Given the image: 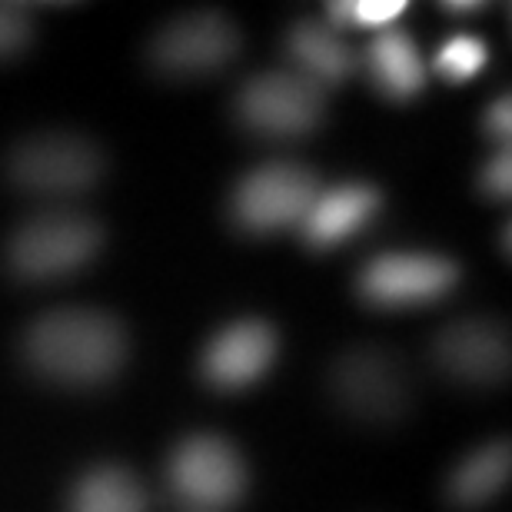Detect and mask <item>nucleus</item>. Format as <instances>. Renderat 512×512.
Segmentation results:
<instances>
[{"label": "nucleus", "mask_w": 512, "mask_h": 512, "mask_svg": "<svg viewBox=\"0 0 512 512\" xmlns=\"http://www.w3.org/2000/svg\"><path fill=\"white\" fill-rule=\"evenodd\" d=\"M483 190L489 193V197H496V200H506L512 193V153L509 150H499L496 157L486 163Z\"/></svg>", "instance_id": "nucleus-20"}, {"label": "nucleus", "mask_w": 512, "mask_h": 512, "mask_svg": "<svg viewBox=\"0 0 512 512\" xmlns=\"http://www.w3.org/2000/svg\"><path fill=\"white\" fill-rule=\"evenodd\" d=\"M459 280L453 260L433 253H383L360 273V296L376 306L429 303Z\"/></svg>", "instance_id": "nucleus-9"}, {"label": "nucleus", "mask_w": 512, "mask_h": 512, "mask_svg": "<svg viewBox=\"0 0 512 512\" xmlns=\"http://www.w3.org/2000/svg\"><path fill=\"white\" fill-rule=\"evenodd\" d=\"M323 110V90L293 70L253 77L237 97L240 120L266 137H303L320 127Z\"/></svg>", "instance_id": "nucleus-7"}, {"label": "nucleus", "mask_w": 512, "mask_h": 512, "mask_svg": "<svg viewBox=\"0 0 512 512\" xmlns=\"http://www.w3.org/2000/svg\"><path fill=\"white\" fill-rule=\"evenodd\" d=\"M170 486L193 512H223L247 493V466L220 436H190L170 459Z\"/></svg>", "instance_id": "nucleus-4"}, {"label": "nucleus", "mask_w": 512, "mask_h": 512, "mask_svg": "<svg viewBox=\"0 0 512 512\" xmlns=\"http://www.w3.org/2000/svg\"><path fill=\"white\" fill-rule=\"evenodd\" d=\"M479 7H483V4H476V0H473V4H469V0H466V4H456V0H449V4H446V10H456V14H476Z\"/></svg>", "instance_id": "nucleus-22"}, {"label": "nucleus", "mask_w": 512, "mask_h": 512, "mask_svg": "<svg viewBox=\"0 0 512 512\" xmlns=\"http://www.w3.org/2000/svg\"><path fill=\"white\" fill-rule=\"evenodd\" d=\"M290 54L300 64V77H306L316 87L340 84L353 74V54L346 40L336 30L323 24H300L290 34Z\"/></svg>", "instance_id": "nucleus-13"}, {"label": "nucleus", "mask_w": 512, "mask_h": 512, "mask_svg": "<svg viewBox=\"0 0 512 512\" xmlns=\"http://www.w3.org/2000/svg\"><path fill=\"white\" fill-rule=\"evenodd\" d=\"M333 393L366 423H393L409 413L413 386L403 363L376 346H356L333 366Z\"/></svg>", "instance_id": "nucleus-5"}, {"label": "nucleus", "mask_w": 512, "mask_h": 512, "mask_svg": "<svg viewBox=\"0 0 512 512\" xmlns=\"http://www.w3.org/2000/svg\"><path fill=\"white\" fill-rule=\"evenodd\" d=\"M503 250H506V256H509V223L503 227Z\"/></svg>", "instance_id": "nucleus-23"}, {"label": "nucleus", "mask_w": 512, "mask_h": 512, "mask_svg": "<svg viewBox=\"0 0 512 512\" xmlns=\"http://www.w3.org/2000/svg\"><path fill=\"white\" fill-rule=\"evenodd\" d=\"M70 512H147V493L127 469L100 466L80 479Z\"/></svg>", "instance_id": "nucleus-16"}, {"label": "nucleus", "mask_w": 512, "mask_h": 512, "mask_svg": "<svg viewBox=\"0 0 512 512\" xmlns=\"http://www.w3.org/2000/svg\"><path fill=\"white\" fill-rule=\"evenodd\" d=\"M320 197L316 177L300 163H266L233 193V217L250 233H276L303 223L306 210Z\"/></svg>", "instance_id": "nucleus-6"}, {"label": "nucleus", "mask_w": 512, "mask_h": 512, "mask_svg": "<svg viewBox=\"0 0 512 512\" xmlns=\"http://www.w3.org/2000/svg\"><path fill=\"white\" fill-rule=\"evenodd\" d=\"M104 173V157L90 140L74 133H44L10 153V180L40 197H77Z\"/></svg>", "instance_id": "nucleus-3"}, {"label": "nucleus", "mask_w": 512, "mask_h": 512, "mask_svg": "<svg viewBox=\"0 0 512 512\" xmlns=\"http://www.w3.org/2000/svg\"><path fill=\"white\" fill-rule=\"evenodd\" d=\"M30 40V14L20 4H0V57H14Z\"/></svg>", "instance_id": "nucleus-19"}, {"label": "nucleus", "mask_w": 512, "mask_h": 512, "mask_svg": "<svg viewBox=\"0 0 512 512\" xmlns=\"http://www.w3.org/2000/svg\"><path fill=\"white\" fill-rule=\"evenodd\" d=\"M240 50V34L217 10L180 17L153 40V64L173 77H200L227 67Z\"/></svg>", "instance_id": "nucleus-8"}, {"label": "nucleus", "mask_w": 512, "mask_h": 512, "mask_svg": "<svg viewBox=\"0 0 512 512\" xmlns=\"http://www.w3.org/2000/svg\"><path fill=\"white\" fill-rule=\"evenodd\" d=\"M380 210V190L350 183V187H336L330 193H320L313 207L303 217V237L313 247H336L356 230H363Z\"/></svg>", "instance_id": "nucleus-12"}, {"label": "nucleus", "mask_w": 512, "mask_h": 512, "mask_svg": "<svg viewBox=\"0 0 512 512\" xmlns=\"http://www.w3.org/2000/svg\"><path fill=\"white\" fill-rule=\"evenodd\" d=\"M486 60H489V50L483 40L463 34V37L446 40V47L439 50V57H436V67L443 77L463 84V80H473L476 74H483Z\"/></svg>", "instance_id": "nucleus-17"}, {"label": "nucleus", "mask_w": 512, "mask_h": 512, "mask_svg": "<svg viewBox=\"0 0 512 512\" xmlns=\"http://www.w3.org/2000/svg\"><path fill=\"white\" fill-rule=\"evenodd\" d=\"M370 70L389 97H413L426 80L423 60H419L413 40L399 30H383L370 47Z\"/></svg>", "instance_id": "nucleus-15"}, {"label": "nucleus", "mask_w": 512, "mask_h": 512, "mask_svg": "<svg viewBox=\"0 0 512 512\" xmlns=\"http://www.w3.org/2000/svg\"><path fill=\"white\" fill-rule=\"evenodd\" d=\"M24 353L47 380L100 386L114 380L127 360V330L100 310H57L30 326Z\"/></svg>", "instance_id": "nucleus-1"}, {"label": "nucleus", "mask_w": 512, "mask_h": 512, "mask_svg": "<svg viewBox=\"0 0 512 512\" xmlns=\"http://www.w3.org/2000/svg\"><path fill=\"white\" fill-rule=\"evenodd\" d=\"M489 133L493 137H509L512 133V100L509 97H499L493 110H489Z\"/></svg>", "instance_id": "nucleus-21"}, {"label": "nucleus", "mask_w": 512, "mask_h": 512, "mask_svg": "<svg viewBox=\"0 0 512 512\" xmlns=\"http://www.w3.org/2000/svg\"><path fill=\"white\" fill-rule=\"evenodd\" d=\"M512 473V449L506 439H496L473 456H466L449 479V499L459 509H476L489 503L499 489L509 483Z\"/></svg>", "instance_id": "nucleus-14"}, {"label": "nucleus", "mask_w": 512, "mask_h": 512, "mask_svg": "<svg viewBox=\"0 0 512 512\" xmlns=\"http://www.w3.org/2000/svg\"><path fill=\"white\" fill-rule=\"evenodd\" d=\"M326 10H330L336 24L383 30L393 27L406 14V0H343V4H330Z\"/></svg>", "instance_id": "nucleus-18"}, {"label": "nucleus", "mask_w": 512, "mask_h": 512, "mask_svg": "<svg viewBox=\"0 0 512 512\" xmlns=\"http://www.w3.org/2000/svg\"><path fill=\"white\" fill-rule=\"evenodd\" d=\"M439 370L473 386L506 380L509 373V336L493 320H459L439 330L433 343Z\"/></svg>", "instance_id": "nucleus-10"}, {"label": "nucleus", "mask_w": 512, "mask_h": 512, "mask_svg": "<svg viewBox=\"0 0 512 512\" xmlns=\"http://www.w3.org/2000/svg\"><path fill=\"white\" fill-rule=\"evenodd\" d=\"M276 330L260 320L227 326L203 356V376L220 389H243L256 383L276 360Z\"/></svg>", "instance_id": "nucleus-11"}, {"label": "nucleus", "mask_w": 512, "mask_h": 512, "mask_svg": "<svg viewBox=\"0 0 512 512\" xmlns=\"http://www.w3.org/2000/svg\"><path fill=\"white\" fill-rule=\"evenodd\" d=\"M100 243L104 230L84 213H40L14 233L7 260L24 280H57L94 260Z\"/></svg>", "instance_id": "nucleus-2"}]
</instances>
